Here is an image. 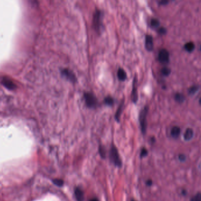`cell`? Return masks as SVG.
<instances>
[{"instance_id":"1","label":"cell","mask_w":201,"mask_h":201,"mask_svg":"<svg viewBox=\"0 0 201 201\" xmlns=\"http://www.w3.org/2000/svg\"><path fill=\"white\" fill-rule=\"evenodd\" d=\"M149 111V107L145 106L142 110H141L139 114V122L141 127V131L143 135L146 133V128H147V120L146 117Z\"/></svg>"},{"instance_id":"2","label":"cell","mask_w":201,"mask_h":201,"mask_svg":"<svg viewBox=\"0 0 201 201\" xmlns=\"http://www.w3.org/2000/svg\"><path fill=\"white\" fill-rule=\"evenodd\" d=\"M110 158L112 163H114L115 166L119 168L122 166V160L120 159L117 149L114 146H113L111 148L110 151Z\"/></svg>"},{"instance_id":"3","label":"cell","mask_w":201,"mask_h":201,"mask_svg":"<svg viewBox=\"0 0 201 201\" xmlns=\"http://www.w3.org/2000/svg\"><path fill=\"white\" fill-rule=\"evenodd\" d=\"M93 25L94 29L97 31L99 32L100 31L101 27L102 25L101 24V12L99 9H96V12L93 15Z\"/></svg>"},{"instance_id":"4","label":"cell","mask_w":201,"mask_h":201,"mask_svg":"<svg viewBox=\"0 0 201 201\" xmlns=\"http://www.w3.org/2000/svg\"><path fill=\"white\" fill-rule=\"evenodd\" d=\"M86 103L89 108H95L98 104V100L96 96L91 93H85L84 95Z\"/></svg>"},{"instance_id":"5","label":"cell","mask_w":201,"mask_h":201,"mask_svg":"<svg viewBox=\"0 0 201 201\" xmlns=\"http://www.w3.org/2000/svg\"><path fill=\"white\" fill-rule=\"evenodd\" d=\"M159 61L163 64L168 63L169 60V53L166 49H163L159 51L158 55Z\"/></svg>"},{"instance_id":"6","label":"cell","mask_w":201,"mask_h":201,"mask_svg":"<svg viewBox=\"0 0 201 201\" xmlns=\"http://www.w3.org/2000/svg\"><path fill=\"white\" fill-rule=\"evenodd\" d=\"M61 74L67 80L73 83H75L77 81L76 77L75 76L74 74L68 69H63L61 71Z\"/></svg>"},{"instance_id":"7","label":"cell","mask_w":201,"mask_h":201,"mask_svg":"<svg viewBox=\"0 0 201 201\" xmlns=\"http://www.w3.org/2000/svg\"><path fill=\"white\" fill-rule=\"evenodd\" d=\"M132 100L134 103H136L138 100V91H137V76H135L133 80V90L132 92V96H131Z\"/></svg>"},{"instance_id":"8","label":"cell","mask_w":201,"mask_h":201,"mask_svg":"<svg viewBox=\"0 0 201 201\" xmlns=\"http://www.w3.org/2000/svg\"><path fill=\"white\" fill-rule=\"evenodd\" d=\"M153 40L151 35H146L145 38V47L149 51H151L153 50Z\"/></svg>"},{"instance_id":"9","label":"cell","mask_w":201,"mask_h":201,"mask_svg":"<svg viewBox=\"0 0 201 201\" xmlns=\"http://www.w3.org/2000/svg\"><path fill=\"white\" fill-rule=\"evenodd\" d=\"M2 84L8 89L14 90L15 88V84L10 80L4 78L2 80Z\"/></svg>"},{"instance_id":"10","label":"cell","mask_w":201,"mask_h":201,"mask_svg":"<svg viewBox=\"0 0 201 201\" xmlns=\"http://www.w3.org/2000/svg\"><path fill=\"white\" fill-rule=\"evenodd\" d=\"M74 195L77 201H84V193L81 188L77 187L74 190Z\"/></svg>"},{"instance_id":"11","label":"cell","mask_w":201,"mask_h":201,"mask_svg":"<svg viewBox=\"0 0 201 201\" xmlns=\"http://www.w3.org/2000/svg\"><path fill=\"white\" fill-rule=\"evenodd\" d=\"M123 104H124V100L122 101V102L120 103L118 109L117 110L116 114H115V119L117 122H120V116L122 113L123 110Z\"/></svg>"},{"instance_id":"12","label":"cell","mask_w":201,"mask_h":201,"mask_svg":"<svg viewBox=\"0 0 201 201\" xmlns=\"http://www.w3.org/2000/svg\"><path fill=\"white\" fill-rule=\"evenodd\" d=\"M194 136V131L192 129L188 128L186 130L184 137L185 141H190Z\"/></svg>"},{"instance_id":"13","label":"cell","mask_w":201,"mask_h":201,"mask_svg":"<svg viewBox=\"0 0 201 201\" xmlns=\"http://www.w3.org/2000/svg\"><path fill=\"white\" fill-rule=\"evenodd\" d=\"M171 136L175 138L176 139L179 137L180 133H181V129L178 126H174L172 130H171Z\"/></svg>"},{"instance_id":"14","label":"cell","mask_w":201,"mask_h":201,"mask_svg":"<svg viewBox=\"0 0 201 201\" xmlns=\"http://www.w3.org/2000/svg\"><path fill=\"white\" fill-rule=\"evenodd\" d=\"M117 77L120 81H125L127 77L126 73L123 68H119L117 71Z\"/></svg>"},{"instance_id":"15","label":"cell","mask_w":201,"mask_h":201,"mask_svg":"<svg viewBox=\"0 0 201 201\" xmlns=\"http://www.w3.org/2000/svg\"><path fill=\"white\" fill-rule=\"evenodd\" d=\"M195 48V46L194 43H192V42L187 43L184 46V49L189 52H191L192 51L194 50Z\"/></svg>"},{"instance_id":"16","label":"cell","mask_w":201,"mask_h":201,"mask_svg":"<svg viewBox=\"0 0 201 201\" xmlns=\"http://www.w3.org/2000/svg\"><path fill=\"white\" fill-rule=\"evenodd\" d=\"M175 100L179 103H183L185 100V97L184 96V95L181 94V93H176L175 96Z\"/></svg>"},{"instance_id":"17","label":"cell","mask_w":201,"mask_h":201,"mask_svg":"<svg viewBox=\"0 0 201 201\" xmlns=\"http://www.w3.org/2000/svg\"><path fill=\"white\" fill-rule=\"evenodd\" d=\"M104 103L106 105L111 106L114 104V99L110 96H107L104 99Z\"/></svg>"},{"instance_id":"18","label":"cell","mask_w":201,"mask_h":201,"mask_svg":"<svg viewBox=\"0 0 201 201\" xmlns=\"http://www.w3.org/2000/svg\"><path fill=\"white\" fill-rule=\"evenodd\" d=\"M199 89V87L197 86H193L192 87H191L189 89V90H188V92L189 93V95H194L196 92H198Z\"/></svg>"},{"instance_id":"19","label":"cell","mask_w":201,"mask_h":201,"mask_svg":"<svg viewBox=\"0 0 201 201\" xmlns=\"http://www.w3.org/2000/svg\"><path fill=\"white\" fill-rule=\"evenodd\" d=\"M161 72H162V74L165 76H168L170 74V72H171V70L168 67H163L162 68V70H161Z\"/></svg>"},{"instance_id":"20","label":"cell","mask_w":201,"mask_h":201,"mask_svg":"<svg viewBox=\"0 0 201 201\" xmlns=\"http://www.w3.org/2000/svg\"><path fill=\"white\" fill-rule=\"evenodd\" d=\"M52 182H53V183H54L55 185H57V186H60V187L62 186L63 185V184H64L63 181L61 180V179H54V180L52 181Z\"/></svg>"},{"instance_id":"21","label":"cell","mask_w":201,"mask_h":201,"mask_svg":"<svg viewBox=\"0 0 201 201\" xmlns=\"http://www.w3.org/2000/svg\"><path fill=\"white\" fill-rule=\"evenodd\" d=\"M151 24L152 27H154V28L157 27L159 25V21L157 19L153 18L151 20Z\"/></svg>"},{"instance_id":"22","label":"cell","mask_w":201,"mask_h":201,"mask_svg":"<svg viewBox=\"0 0 201 201\" xmlns=\"http://www.w3.org/2000/svg\"><path fill=\"white\" fill-rule=\"evenodd\" d=\"M99 153L102 158L104 159L106 157V151H105L104 148L103 146H100L99 147Z\"/></svg>"},{"instance_id":"23","label":"cell","mask_w":201,"mask_h":201,"mask_svg":"<svg viewBox=\"0 0 201 201\" xmlns=\"http://www.w3.org/2000/svg\"><path fill=\"white\" fill-rule=\"evenodd\" d=\"M191 201H201V195L200 192H198L197 195H195L194 197H193Z\"/></svg>"},{"instance_id":"24","label":"cell","mask_w":201,"mask_h":201,"mask_svg":"<svg viewBox=\"0 0 201 201\" xmlns=\"http://www.w3.org/2000/svg\"><path fill=\"white\" fill-rule=\"evenodd\" d=\"M148 154V151L145 149V148H143L141 151V157H146L147 155Z\"/></svg>"},{"instance_id":"25","label":"cell","mask_w":201,"mask_h":201,"mask_svg":"<svg viewBox=\"0 0 201 201\" xmlns=\"http://www.w3.org/2000/svg\"><path fill=\"white\" fill-rule=\"evenodd\" d=\"M158 32L160 34H162V35H163V34H165L167 32V30L165 28H163V27H161L158 30Z\"/></svg>"},{"instance_id":"26","label":"cell","mask_w":201,"mask_h":201,"mask_svg":"<svg viewBox=\"0 0 201 201\" xmlns=\"http://www.w3.org/2000/svg\"><path fill=\"white\" fill-rule=\"evenodd\" d=\"M186 155L184 154H181L179 155V159L181 161V162H184L186 160Z\"/></svg>"},{"instance_id":"27","label":"cell","mask_w":201,"mask_h":201,"mask_svg":"<svg viewBox=\"0 0 201 201\" xmlns=\"http://www.w3.org/2000/svg\"><path fill=\"white\" fill-rule=\"evenodd\" d=\"M152 184H153L152 181L151 180V179H149V180H148V181H146V185H147L148 186H151V185H152Z\"/></svg>"},{"instance_id":"28","label":"cell","mask_w":201,"mask_h":201,"mask_svg":"<svg viewBox=\"0 0 201 201\" xmlns=\"http://www.w3.org/2000/svg\"><path fill=\"white\" fill-rule=\"evenodd\" d=\"M168 3H169V1H160V2H159V4H160V5H166Z\"/></svg>"},{"instance_id":"29","label":"cell","mask_w":201,"mask_h":201,"mask_svg":"<svg viewBox=\"0 0 201 201\" xmlns=\"http://www.w3.org/2000/svg\"><path fill=\"white\" fill-rule=\"evenodd\" d=\"M182 194H183V195H185L186 194V191H185V190H184V191H182Z\"/></svg>"},{"instance_id":"30","label":"cell","mask_w":201,"mask_h":201,"mask_svg":"<svg viewBox=\"0 0 201 201\" xmlns=\"http://www.w3.org/2000/svg\"><path fill=\"white\" fill-rule=\"evenodd\" d=\"M90 201H99V200L96 198H94V199H92Z\"/></svg>"},{"instance_id":"31","label":"cell","mask_w":201,"mask_h":201,"mask_svg":"<svg viewBox=\"0 0 201 201\" xmlns=\"http://www.w3.org/2000/svg\"><path fill=\"white\" fill-rule=\"evenodd\" d=\"M132 201H135V200H132Z\"/></svg>"}]
</instances>
